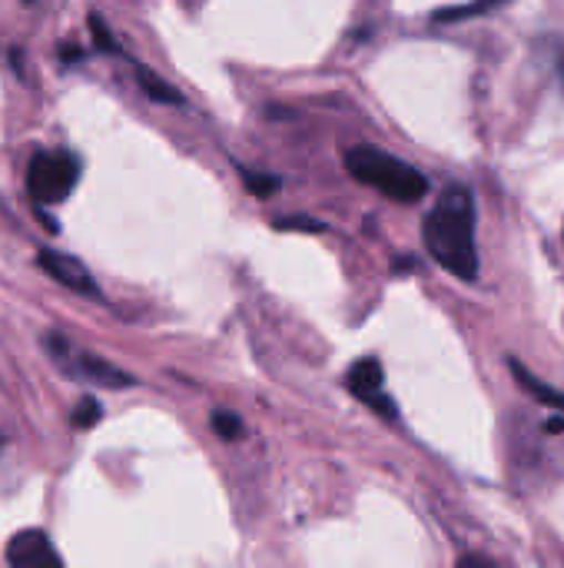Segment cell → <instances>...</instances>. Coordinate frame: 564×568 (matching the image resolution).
Returning a JSON list of instances; mask_svg holds the SVG:
<instances>
[{"mask_svg":"<svg viewBox=\"0 0 564 568\" xmlns=\"http://www.w3.org/2000/svg\"><path fill=\"white\" fill-rule=\"evenodd\" d=\"M499 3H505V0H475V3H469V7H449V10H439V13H435V20H439V23L465 20V17H472V13L492 10V7H499Z\"/></svg>","mask_w":564,"mask_h":568,"instance_id":"7c38bea8","label":"cell"},{"mask_svg":"<svg viewBox=\"0 0 564 568\" xmlns=\"http://www.w3.org/2000/svg\"><path fill=\"white\" fill-rule=\"evenodd\" d=\"M558 80H562V87H564V53L558 57Z\"/></svg>","mask_w":564,"mask_h":568,"instance_id":"ac0fdd59","label":"cell"},{"mask_svg":"<svg viewBox=\"0 0 564 568\" xmlns=\"http://www.w3.org/2000/svg\"><path fill=\"white\" fill-rule=\"evenodd\" d=\"M133 73H136V83H140V90L150 97V100H156V103H170V106H176V103H183V93L176 90V87H170L163 77H156L153 70H146V67H133Z\"/></svg>","mask_w":564,"mask_h":568,"instance_id":"9c48e42d","label":"cell"},{"mask_svg":"<svg viewBox=\"0 0 564 568\" xmlns=\"http://www.w3.org/2000/svg\"><path fill=\"white\" fill-rule=\"evenodd\" d=\"M209 423H213V429H216V436H219V439H226V443H236V439L243 436V419H239L236 413H226V409H216Z\"/></svg>","mask_w":564,"mask_h":568,"instance_id":"30bf717a","label":"cell"},{"mask_svg":"<svg viewBox=\"0 0 564 568\" xmlns=\"http://www.w3.org/2000/svg\"><path fill=\"white\" fill-rule=\"evenodd\" d=\"M512 373H515V379L522 383V389L525 393H532L539 403H548V406H555V409H564V393L562 389H552L545 379H539L535 373H529L519 359H512Z\"/></svg>","mask_w":564,"mask_h":568,"instance_id":"ba28073f","label":"cell"},{"mask_svg":"<svg viewBox=\"0 0 564 568\" xmlns=\"http://www.w3.org/2000/svg\"><path fill=\"white\" fill-rule=\"evenodd\" d=\"M422 240L432 260L459 280L479 276V246H475V196L469 186L452 183L435 200L432 213L422 223Z\"/></svg>","mask_w":564,"mask_h":568,"instance_id":"6da1fadb","label":"cell"},{"mask_svg":"<svg viewBox=\"0 0 564 568\" xmlns=\"http://www.w3.org/2000/svg\"><path fill=\"white\" fill-rule=\"evenodd\" d=\"M346 386H349V393H352L359 403H366L372 413H379V416H386V419H396V403L386 396V373H382V363H379L376 356L359 359V363L349 369Z\"/></svg>","mask_w":564,"mask_h":568,"instance_id":"5b68a950","label":"cell"},{"mask_svg":"<svg viewBox=\"0 0 564 568\" xmlns=\"http://www.w3.org/2000/svg\"><path fill=\"white\" fill-rule=\"evenodd\" d=\"M455 568H495V562L485 559V556H465V559H459Z\"/></svg>","mask_w":564,"mask_h":568,"instance_id":"2e32d148","label":"cell"},{"mask_svg":"<svg viewBox=\"0 0 564 568\" xmlns=\"http://www.w3.org/2000/svg\"><path fill=\"white\" fill-rule=\"evenodd\" d=\"M90 30H93V37L100 40V47H103V50H110V53H116V40L110 37V30H106V23H103V20H100L96 13L90 17Z\"/></svg>","mask_w":564,"mask_h":568,"instance_id":"9a60e30c","label":"cell"},{"mask_svg":"<svg viewBox=\"0 0 564 568\" xmlns=\"http://www.w3.org/2000/svg\"><path fill=\"white\" fill-rule=\"evenodd\" d=\"M7 562L10 568H63L57 559V549L47 532L23 529L7 542Z\"/></svg>","mask_w":564,"mask_h":568,"instance_id":"8992f818","label":"cell"},{"mask_svg":"<svg viewBox=\"0 0 564 568\" xmlns=\"http://www.w3.org/2000/svg\"><path fill=\"white\" fill-rule=\"evenodd\" d=\"M239 173H243V180H246V186H249L253 196H273V193H279V176L253 173V170H239Z\"/></svg>","mask_w":564,"mask_h":568,"instance_id":"8fae6325","label":"cell"},{"mask_svg":"<svg viewBox=\"0 0 564 568\" xmlns=\"http://www.w3.org/2000/svg\"><path fill=\"white\" fill-rule=\"evenodd\" d=\"M80 180V160L66 150H50L37 153L27 166V193L40 206H53L73 193Z\"/></svg>","mask_w":564,"mask_h":568,"instance_id":"3957f363","label":"cell"},{"mask_svg":"<svg viewBox=\"0 0 564 568\" xmlns=\"http://www.w3.org/2000/svg\"><path fill=\"white\" fill-rule=\"evenodd\" d=\"M93 423H100V403L96 399H80L73 409V426L76 429H90Z\"/></svg>","mask_w":564,"mask_h":568,"instance_id":"4fadbf2b","label":"cell"},{"mask_svg":"<svg viewBox=\"0 0 564 568\" xmlns=\"http://www.w3.org/2000/svg\"><path fill=\"white\" fill-rule=\"evenodd\" d=\"M346 170L359 183L379 190L382 196H389L396 203H419L429 193V180L416 166H409V163L396 160L392 153L369 146V143H359L346 153Z\"/></svg>","mask_w":564,"mask_h":568,"instance_id":"7a4b0ae2","label":"cell"},{"mask_svg":"<svg viewBox=\"0 0 564 568\" xmlns=\"http://www.w3.org/2000/svg\"><path fill=\"white\" fill-rule=\"evenodd\" d=\"M548 429H552V433H558V429H564V419H552V423H548Z\"/></svg>","mask_w":564,"mask_h":568,"instance_id":"e0dca14e","label":"cell"},{"mask_svg":"<svg viewBox=\"0 0 564 568\" xmlns=\"http://www.w3.org/2000/svg\"><path fill=\"white\" fill-rule=\"evenodd\" d=\"M279 230H309V233H326V223L309 220V216H293V220H279Z\"/></svg>","mask_w":564,"mask_h":568,"instance_id":"5bb4252c","label":"cell"},{"mask_svg":"<svg viewBox=\"0 0 564 568\" xmlns=\"http://www.w3.org/2000/svg\"><path fill=\"white\" fill-rule=\"evenodd\" d=\"M47 349H50V359L60 373L73 376V379H86V383H100V386H113V389H123V386H133L136 379L123 369H116L113 363L93 356V353H83L76 349L73 343H66L63 336H50L47 339Z\"/></svg>","mask_w":564,"mask_h":568,"instance_id":"277c9868","label":"cell"},{"mask_svg":"<svg viewBox=\"0 0 564 568\" xmlns=\"http://www.w3.org/2000/svg\"><path fill=\"white\" fill-rule=\"evenodd\" d=\"M37 263H40V270H43L50 280H57L60 286H66V290H73V293H86V296H96V293H100L96 283H93V276H90V270H86L76 256L57 253V250H40V253H37Z\"/></svg>","mask_w":564,"mask_h":568,"instance_id":"52a82bcc","label":"cell"}]
</instances>
